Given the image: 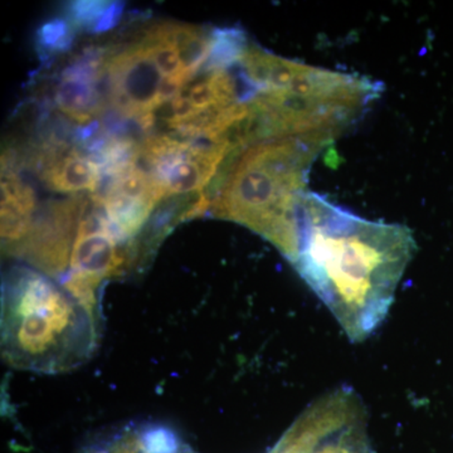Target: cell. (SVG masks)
I'll return each instance as SVG.
<instances>
[{
	"instance_id": "cell-1",
	"label": "cell",
	"mask_w": 453,
	"mask_h": 453,
	"mask_svg": "<svg viewBox=\"0 0 453 453\" xmlns=\"http://www.w3.org/2000/svg\"><path fill=\"white\" fill-rule=\"evenodd\" d=\"M416 250L405 226L363 219L309 190L301 199L291 264L353 342L386 320Z\"/></svg>"
},
{
	"instance_id": "cell-2",
	"label": "cell",
	"mask_w": 453,
	"mask_h": 453,
	"mask_svg": "<svg viewBox=\"0 0 453 453\" xmlns=\"http://www.w3.org/2000/svg\"><path fill=\"white\" fill-rule=\"evenodd\" d=\"M242 67L257 88L249 103L253 142L314 136L334 142L380 96V82L282 58L256 44Z\"/></svg>"
},
{
	"instance_id": "cell-3",
	"label": "cell",
	"mask_w": 453,
	"mask_h": 453,
	"mask_svg": "<svg viewBox=\"0 0 453 453\" xmlns=\"http://www.w3.org/2000/svg\"><path fill=\"white\" fill-rule=\"evenodd\" d=\"M332 142L314 136L265 140L244 149L229 164L211 213L249 226L292 261L297 217L308 192L310 170Z\"/></svg>"
},
{
	"instance_id": "cell-4",
	"label": "cell",
	"mask_w": 453,
	"mask_h": 453,
	"mask_svg": "<svg viewBox=\"0 0 453 453\" xmlns=\"http://www.w3.org/2000/svg\"><path fill=\"white\" fill-rule=\"evenodd\" d=\"M94 325L76 294L41 273L22 270L3 300V348L14 365L33 371L71 368L94 347Z\"/></svg>"
},
{
	"instance_id": "cell-5",
	"label": "cell",
	"mask_w": 453,
	"mask_h": 453,
	"mask_svg": "<svg viewBox=\"0 0 453 453\" xmlns=\"http://www.w3.org/2000/svg\"><path fill=\"white\" fill-rule=\"evenodd\" d=\"M104 77L110 103L124 118L135 120L157 109L164 76L139 43L107 57Z\"/></svg>"
},
{
	"instance_id": "cell-6",
	"label": "cell",
	"mask_w": 453,
	"mask_h": 453,
	"mask_svg": "<svg viewBox=\"0 0 453 453\" xmlns=\"http://www.w3.org/2000/svg\"><path fill=\"white\" fill-rule=\"evenodd\" d=\"M85 196L53 203L33 231L32 253L49 273H58L67 264L68 246L85 207Z\"/></svg>"
},
{
	"instance_id": "cell-7",
	"label": "cell",
	"mask_w": 453,
	"mask_h": 453,
	"mask_svg": "<svg viewBox=\"0 0 453 453\" xmlns=\"http://www.w3.org/2000/svg\"><path fill=\"white\" fill-rule=\"evenodd\" d=\"M88 453H193L173 432L155 426L127 428L104 442L92 447Z\"/></svg>"
},
{
	"instance_id": "cell-8",
	"label": "cell",
	"mask_w": 453,
	"mask_h": 453,
	"mask_svg": "<svg viewBox=\"0 0 453 453\" xmlns=\"http://www.w3.org/2000/svg\"><path fill=\"white\" fill-rule=\"evenodd\" d=\"M42 179L50 189L59 193H76L89 190L95 193L100 186L101 170L94 160L77 150L57 160L42 173Z\"/></svg>"
},
{
	"instance_id": "cell-9",
	"label": "cell",
	"mask_w": 453,
	"mask_h": 453,
	"mask_svg": "<svg viewBox=\"0 0 453 453\" xmlns=\"http://www.w3.org/2000/svg\"><path fill=\"white\" fill-rule=\"evenodd\" d=\"M120 259L115 252V240L106 232L77 234L73 253L74 273L98 280L116 270Z\"/></svg>"
},
{
	"instance_id": "cell-10",
	"label": "cell",
	"mask_w": 453,
	"mask_h": 453,
	"mask_svg": "<svg viewBox=\"0 0 453 453\" xmlns=\"http://www.w3.org/2000/svg\"><path fill=\"white\" fill-rule=\"evenodd\" d=\"M170 35L177 47L181 73L195 80L210 56L213 31L196 26L170 23Z\"/></svg>"
},
{
	"instance_id": "cell-11",
	"label": "cell",
	"mask_w": 453,
	"mask_h": 453,
	"mask_svg": "<svg viewBox=\"0 0 453 453\" xmlns=\"http://www.w3.org/2000/svg\"><path fill=\"white\" fill-rule=\"evenodd\" d=\"M122 11L120 3L73 2L68 7V18L74 28L103 33L118 25Z\"/></svg>"
},
{
	"instance_id": "cell-12",
	"label": "cell",
	"mask_w": 453,
	"mask_h": 453,
	"mask_svg": "<svg viewBox=\"0 0 453 453\" xmlns=\"http://www.w3.org/2000/svg\"><path fill=\"white\" fill-rule=\"evenodd\" d=\"M247 46L249 41L240 28L214 29L210 56L201 73H208L234 67L240 62Z\"/></svg>"
},
{
	"instance_id": "cell-13",
	"label": "cell",
	"mask_w": 453,
	"mask_h": 453,
	"mask_svg": "<svg viewBox=\"0 0 453 453\" xmlns=\"http://www.w3.org/2000/svg\"><path fill=\"white\" fill-rule=\"evenodd\" d=\"M71 22L64 18H55L38 29L37 44L46 55L65 52L70 49L73 41V31Z\"/></svg>"
}]
</instances>
